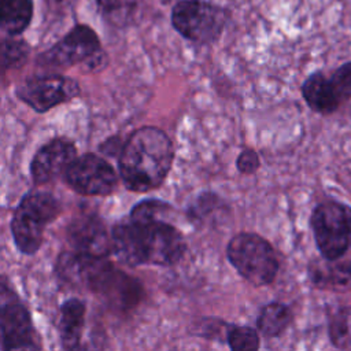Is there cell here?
I'll use <instances>...</instances> for the list:
<instances>
[{
  "label": "cell",
  "instance_id": "1",
  "mask_svg": "<svg viewBox=\"0 0 351 351\" xmlns=\"http://www.w3.org/2000/svg\"><path fill=\"white\" fill-rule=\"evenodd\" d=\"M115 256L130 266H171L182 259L186 243L182 233L165 218H128L111 229Z\"/></svg>",
  "mask_w": 351,
  "mask_h": 351
},
{
  "label": "cell",
  "instance_id": "13",
  "mask_svg": "<svg viewBox=\"0 0 351 351\" xmlns=\"http://www.w3.org/2000/svg\"><path fill=\"white\" fill-rule=\"evenodd\" d=\"M74 143L66 137H56L44 144L30 163L32 180L36 185L48 184L63 176L70 163L77 158Z\"/></svg>",
  "mask_w": 351,
  "mask_h": 351
},
{
  "label": "cell",
  "instance_id": "11",
  "mask_svg": "<svg viewBox=\"0 0 351 351\" xmlns=\"http://www.w3.org/2000/svg\"><path fill=\"white\" fill-rule=\"evenodd\" d=\"M1 348L8 350H37L40 343L27 308L14 298L1 292Z\"/></svg>",
  "mask_w": 351,
  "mask_h": 351
},
{
  "label": "cell",
  "instance_id": "3",
  "mask_svg": "<svg viewBox=\"0 0 351 351\" xmlns=\"http://www.w3.org/2000/svg\"><path fill=\"white\" fill-rule=\"evenodd\" d=\"M62 211L59 200L48 191L26 193L14 210L10 228L14 243L25 255L36 254L44 240L45 228Z\"/></svg>",
  "mask_w": 351,
  "mask_h": 351
},
{
  "label": "cell",
  "instance_id": "7",
  "mask_svg": "<svg viewBox=\"0 0 351 351\" xmlns=\"http://www.w3.org/2000/svg\"><path fill=\"white\" fill-rule=\"evenodd\" d=\"M63 180L82 196H108L118 185L114 167L104 158L92 152L77 156L64 171Z\"/></svg>",
  "mask_w": 351,
  "mask_h": 351
},
{
  "label": "cell",
  "instance_id": "22",
  "mask_svg": "<svg viewBox=\"0 0 351 351\" xmlns=\"http://www.w3.org/2000/svg\"><path fill=\"white\" fill-rule=\"evenodd\" d=\"M329 78L341 104L350 101L351 100V62H346L340 64Z\"/></svg>",
  "mask_w": 351,
  "mask_h": 351
},
{
  "label": "cell",
  "instance_id": "20",
  "mask_svg": "<svg viewBox=\"0 0 351 351\" xmlns=\"http://www.w3.org/2000/svg\"><path fill=\"white\" fill-rule=\"evenodd\" d=\"M30 55V47L19 36H5L1 40L3 71L23 66Z\"/></svg>",
  "mask_w": 351,
  "mask_h": 351
},
{
  "label": "cell",
  "instance_id": "2",
  "mask_svg": "<svg viewBox=\"0 0 351 351\" xmlns=\"http://www.w3.org/2000/svg\"><path fill=\"white\" fill-rule=\"evenodd\" d=\"M173 160L174 147L166 132L156 126H143L123 143L118 170L129 191L149 192L163 184Z\"/></svg>",
  "mask_w": 351,
  "mask_h": 351
},
{
  "label": "cell",
  "instance_id": "9",
  "mask_svg": "<svg viewBox=\"0 0 351 351\" xmlns=\"http://www.w3.org/2000/svg\"><path fill=\"white\" fill-rule=\"evenodd\" d=\"M101 49L96 32L84 23L73 26L58 43L40 53L37 62L41 66L64 69L84 64L92 55Z\"/></svg>",
  "mask_w": 351,
  "mask_h": 351
},
{
  "label": "cell",
  "instance_id": "12",
  "mask_svg": "<svg viewBox=\"0 0 351 351\" xmlns=\"http://www.w3.org/2000/svg\"><path fill=\"white\" fill-rule=\"evenodd\" d=\"M66 237L71 250L97 258L114 254L111 232L96 214H82L71 219L66 228Z\"/></svg>",
  "mask_w": 351,
  "mask_h": 351
},
{
  "label": "cell",
  "instance_id": "4",
  "mask_svg": "<svg viewBox=\"0 0 351 351\" xmlns=\"http://www.w3.org/2000/svg\"><path fill=\"white\" fill-rule=\"evenodd\" d=\"M226 258L236 271L254 287L271 284L280 269L273 245L265 237L251 232H240L229 240Z\"/></svg>",
  "mask_w": 351,
  "mask_h": 351
},
{
  "label": "cell",
  "instance_id": "15",
  "mask_svg": "<svg viewBox=\"0 0 351 351\" xmlns=\"http://www.w3.org/2000/svg\"><path fill=\"white\" fill-rule=\"evenodd\" d=\"M311 282L322 289L347 291L351 288V250L341 258L314 261L308 265Z\"/></svg>",
  "mask_w": 351,
  "mask_h": 351
},
{
  "label": "cell",
  "instance_id": "5",
  "mask_svg": "<svg viewBox=\"0 0 351 351\" xmlns=\"http://www.w3.org/2000/svg\"><path fill=\"white\" fill-rule=\"evenodd\" d=\"M310 228L321 258L333 261L351 250V206L339 200L319 202L311 211Z\"/></svg>",
  "mask_w": 351,
  "mask_h": 351
},
{
  "label": "cell",
  "instance_id": "18",
  "mask_svg": "<svg viewBox=\"0 0 351 351\" xmlns=\"http://www.w3.org/2000/svg\"><path fill=\"white\" fill-rule=\"evenodd\" d=\"M33 12V0H1V32L5 36H21L29 27Z\"/></svg>",
  "mask_w": 351,
  "mask_h": 351
},
{
  "label": "cell",
  "instance_id": "16",
  "mask_svg": "<svg viewBox=\"0 0 351 351\" xmlns=\"http://www.w3.org/2000/svg\"><path fill=\"white\" fill-rule=\"evenodd\" d=\"M300 93L308 108L321 115L333 114L341 106L330 78L326 77L322 71L311 73L303 81Z\"/></svg>",
  "mask_w": 351,
  "mask_h": 351
},
{
  "label": "cell",
  "instance_id": "14",
  "mask_svg": "<svg viewBox=\"0 0 351 351\" xmlns=\"http://www.w3.org/2000/svg\"><path fill=\"white\" fill-rule=\"evenodd\" d=\"M95 293L114 307L130 308L141 300L143 288L136 278L111 265L103 274Z\"/></svg>",
  "mask_w": 351,
  "mask_h": 351
},
{
  "label": "cell",
  "instance_id": "6",
  "mask_svg": "<svg viewBox=\"0 0 351 351\" xmlns=\"http://www.w3.org/2000/svg\"><path fill=\"white\" fill-rule=\"evenodd\" d=\"M230 18V12L206 0H178L170 14L173 29L185 40L210 44L219 38Z\"/></svg>",
  "mask_w": 351,
  "mask_h": 351
},
{
  "label": "cell",
  "instance_id": "21",
  "mask_svg": "<svg viewBox=\"0 0 351 351\" xmlns=\"http://www.w3.org/2000/svg\"><path fill=\"white\" fill-rule=\"evenodd\" d=\"M259 335L252 326L232 325L226 332V341L233 351H255L261 346Z\"/></svg>",
  "mask_w": 351,
  "mask_h": 351
},
{
  "label": "cell",
  "instance_id": "24",
  "mask_svg": "<svg viewBox=\"0 0 351 351\" xmlns=\"http://www.w3.org/2000/svg\"><path fill=\"white\" fill-rule=\"evenodd\" d=\"M259 166H261L259 156H258L256 151L252 148H244L236 159V167H237L239 173L245 174V176L254 174L259 169Z\"/></svg>",
  "mask_w": 351,
  "mask_h": 351
},
{
  "label": "cell",
  "instance_id": "17",
  "mask_svg": "<svg viewBox=\"0 0 351 351\" xmlns=\"http://www.w3.org/2000/svg\"><path fill=\"white\" fill-rule=\"evenodd\" d=\"M86 306L78 298H70L60 306L59 337L64 350H75L80 347L85 326Z\"/></svg>",
  "mask_w": 351,
  "mask_h": 351
},
{
  "label": "cell",
  "instance_id": "19",
  "mask_svg": "<svg viewBox=\"0 0 351 351\" xmlns=\"http://www.w3.org/2000/svg\"><path fill=\"white\" fill-rule=\"evenodd\" d=\"M293 319L291 307L281 302H270L265 304L256 318V329L265 337H278Z\"/></svg>",
  "mask_w": 351,
  "mask_h": 351
},
{
  "label": "cell",
  "instance_id": "8",
  "mask_svg": "<svg viewBox=\"0 0 351 351\" xmlns=\"http://www.w3.org/2000/svg\"><path fill=\"white\" fill-rule=\"evenodd\" d=\"M16 97L37 112L75 99L80 95V84L62 74H45L27 78L15 89Z\"/></svg>",
  "mask_w": 351,
  "mask_h": 351
},
{
  "label": "cell",
  "instance_id": "23",
  "mask_svg": "<svg viewBox=\"0 0 351 351\" xmlns=\"http://www.w3.org/2000/svg\"><path fill=\"white\" fill-rule=\"evenodd\" d=\"M221 203V199L218 195L213 193V192H203L200 193L195 203L189 207V215L193 219H202L204 217H207L210 213H213Z\"/></svg>",
  "mask_w": 351,
  "mask_h": 351
},
{
  "label": "cell",
  "instance_id": "10",
  "mask_svg": "<svg viewBox=\"0 0 351 351\" xmlns=\"http://www.w3.org/2000/svg\"><path fill=\"white\" fill-rule=\"evenodd\" d=\"M110 265L108 258L90 256L71 250L59 254L55 262V273L59 281L67 288L95 292Z\"/></svg>",
  "mask_w": 351,
  "mask_h": 351
}]
</instances>
